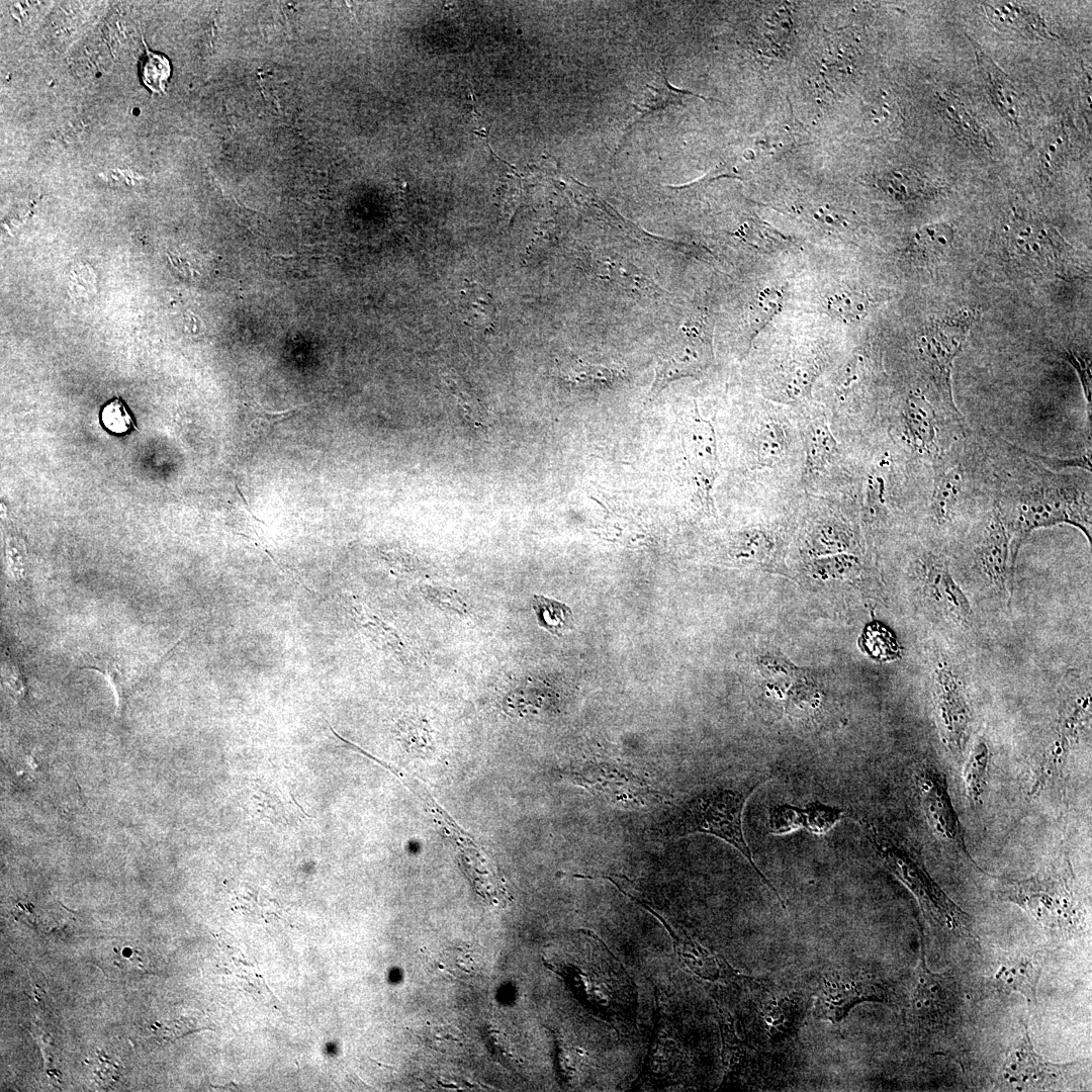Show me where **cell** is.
Returning a JSON list of instances; mask_svg holds the SVG:
<instances>
[{"instance_id":"cell-1","label":"cell","mask_w":1092,"mask_h":1092,"mask_svg":"<svg viewBox=\"0 0 1092 1092\" xmlns=\"http://www.w3.org/2000/svg\"><path fill=\"white\" fill-rule=\"evenodd\" d=\"M768 778V775L760 772L702 789L657 820L650 828V835L654 839L667 840L703 833L723 839L747 859L785 908L776 888L755 864L742 827L747 799Z\"/></svg>"},{"instance_id":"cell-2","label":"cell","mask_w":1092,"mask_h":1092,"mask_svg":"<svg viewBox=\"0 0 1092 1092\" xmlns=\"http://www.w3.org/2000/svg\"><path fill=\"white\" fill-rule=\"evenodd\" d=\"M1022 484L1009 500L1011 509L1004 512L999 508L1012 534L1014 563L1022 541L1039 528L1069 524L1091 540L1090 480L1036 469Z\"/></svg>"},{"instance_id":"cell-3","label":"cell","mask_w":1092,"mask_h":1092,"mask_svg":"<svg viewBox=\"0 0 1092 1092\" xmlns=\"http://www.w3.org/2000/svg\"><path fill=\"white\" fill-rule=\"evenodd\" d=\"M793 416L804 450V493L852 495V452L850 447L835 435L825 408L800 405Z\"/></svg>"},{"instance_id":"cell-4","label":"cell","mask_w":1092,"mask_h":1092,"mask_svg":"<svg viewBox=\"0 0 1092 1092\" xmlns=\"http://www.w3.org/2000/svg\"><path fill=\"white\" fill-rule=\"evenodd\" d=\"M868 840L885 867L916 897L921 908L937 922L969 929V916L931 879L918 855L883 822L862 818Z\"/></svg>"},{"instance_id":"cell-5","label":"cell","mask_w":1092,"mask_h":1092,"mask_svg":"<svg viewBox=\"0 0 1092 1092\" xmlns=\"http://www.w3.org/2000/svg\"><path fill=\"white\" fill-rule=\"evenodd\" d=\"M998 896L1049 928L1071 932L1080 921L1069 861L1027 879L1001 881Z\"/></svg>"},{"instance_id":"cell-6","label":"cell","mask_w":1092,"mask_h":1092,"mask_svg":"<svg viewBox=\"0 0 1092 1092\" xmlns=\"http://www.w3.org/2000/svg\"><path fill=\"white\" fill-rule=\"evenodd\" d=\"M1090 685L1073 690L1062 699L1056 730L1039 758L1029 796H1038L1062 776L1072 746L1090 718Z\"/></svg>"},{"instance_id":"cell-7","label":"cell","mask_w":1092,"mask_h":1092,"mask_svg":"<svg viewBox=\"0 0 1092 1092\" xmlns=\"http://www.w3.org/2000/svg\"><path fill=\"white\" fill-rule=\"evenodd\" d=\"M960 991L949 974L933 973L925 963L923 940L921 959L914 977L908 1017L918 1029L945 1031L959 1011Z\"/></svg>"},{"instance_id":"cell-8","label":"cell","mask_w":1092,"mask_h":1092,"mask_svg":"<svg viewBox=\"0 0 1092 1092\" xmlns=\"http://www.w3.org/2000/svg\"><path fill=\"white\" fill-rule=\"evenodd\" d=\"M932 697L941 740L953 755L962 756L971 733L972 711L959 674L941 657L932 671Z\"/></svg>"},{"instance_id":"cell-9","label":"cell","mask_w":1092,"mask_h":1092,"mask_svg":"<svg viewBox=\"0 0 1092 1092\" xmlns=\"http://www.w3.org/2000/svg\"><path fill=\"white\" fill-rule=\"evenodd\" d=\"M973 314V313H972ZM971 313L956 314L936 322L918 342L919 358L944 406L954 416L960 415L951 394L950 371L952 360L959 353L973 323Z\"/></svg>"},{"instance_id":"cell-10","label":"cell","mask_w":1092,"mask_h":1092,"mask_svg":"<svg viewBox=\"0 0 1092 1092\" xmlns=\"http://www.w3.org/2000/svg\"><path fill=\"white\" fill-rule=\"evenodd\" d=\"M681 447L698 502L714 510L713 490L719 474L717 437L713 422L701 417L697 402L682 421Z\"/></svg>"},{"instance_id":"cell-11","label":"cell","mask_w":1092,"mask_h":1092,"mask_svg":"<svg viewBox=\"0 0 1092 1092\" xmlns=\"http://www.w3.org/2000/svg\"><path fill=\"white\" fill-rule=\"evenodd\" d=\"M1012 534L996 504L975 547V568L989 590L1003 600L1012 589Z\"/></svg>"},{"instance_id":"cell-12","label":"cell","mask_w":1092,"mask_h":1092,"mask_svg":"<svg viewBox=\"0 0 1092 1092\" xmlns=\"http://www.w3.org/2000/svg\"><path fill=\"white\" fill-rule=\"evenodd\" d=\"M890 1000L891 996L887 988L871 975L860 972L833 971L822 979L814 1014L817 1018L836 1023L860 1002L888 1003Z\"/></svg>"},{"instance_id":"cell-13","label":"cell","mask_w":1092,"mask_h":1092,"mask_svg":"<svg viewBox=\"0 0 1092 1092\" xmlns=\"http://www.w3.org/2000/svg\"><path fill=\"white\" fill-rule=\"evenodd\" d=\"M923 594L932 610L943 619L961 627L973 624V611L964 592L952 577L946 560L933 552L924 553L919 561Z\"/></svg>"},{"instance_id":"cell-14","label":"cell","mask_w":1092,"mask_h":1092,"mask_svg":"<svg viewBox=\"0 0 1092 1092\" xmlns=\"http://www.w3.org/2000/svg\"><path fill=\"white\" fill-rule=\"evenodd\" d=\"M920 806L936 837L967 853L959 816L951 803L944 775L935 766L924 764L915 776Z\"/></svg>"},{"instance_id":"cell-15","label":"cell","mask_w":1092,"mask_h":1092,"mask_svg":"<svg viewBox=\"0 0 1092 1092\" xmlns=\"http://www.w3.org/2000/svg\"><path fill=\"white\" fill-rule=\"evenodd\" d=\"M159 662V659L151 660L126 650H109L81 655L75 668L91 669L104 675L116 694L120 711L129 695L153 673Z\"/></svg>"},{"instance_id":"cell-16","label":"cell","mask_w":1092,"mask_h":1092,"mask_svg":"<svg viewBox=\"0 0 1092 1092\" xmlns=\"http://www.w3.org/2000/svg\"><path fill=\"white\" fill-rule=\"evenodd\" d=\"M1076 1064H1057L1039 1056L1026 1031L1009 1052L1001 1077L1006 1086L1016 1091L1042 1090L1056 1085Z\"/></svg>"},{"instance_id":"cell-17","label":"cell","mask_w":1092,"mask_h":1092,"mask_svg":"<svg viewBox=\"0 0 1092 1092\" xmlns=\"http://www.w3.org/2000/svg\"><path fill=\"white\" fill-rule=\"evenodd\" d=\"M1006 250L1022 265L1044 270L1057 263L1064 243L1049 225L1036 220L1016 218L1006 231Z\"/></svg>"},{"instance_id":"cell-18","label":"cell","mask_w":1092,"mask_h":1092,"mask_svg":"<svg viewBox=\"0 0 1092 1092\" xmlns=\"http://www.w3.org/2000/svg\"><path fill=\"white\" fill-rule=\"evenodd\" d=\"M894 424L900 440L912 454L933 460L942 454L938 438V418L925 395L910 392Z\"/></svg>"},{"instance_id":"cell-19","label":"cell","mask_w":1092,"mask_h":1092,"mask_svg":"<svg viewBox=\"0 0 1092 1092\" xmlns=\"http://www.w3.org/2000/svg\"><path fill=\"white\" fill-rule=\"evenodd\" d=\"M601 941L596 939L590 940V959L566 961L565 963H559V971L561 974H567L577 989H580L583 995L596 999L599 1004H608L614 1001V998L619 995L615 990H620L619 987H626L625 985L615 984L616 982H622V971L615 965V962L611 960L610 953L607 951L602 960H599L605 948L602 950L599 959H596L599 948L601 947ZM603 947V946H602ZM601 950V949H600ZM600 952V951H599ZM599 954V953H598ZM598 957V956H597Z\"/></svg>"},{"instance_id":"cell-20","label":"cell","mask_w":1092,"mask_h":1092,"mask_svg":"<svg viewBox=\"0 0 1092 1092\" xmlns=\"http://www.w3.org/2000/svg\"><path fill=\"white\" fill-rule=\"evenodd\" d=\"M934 482L931 511L942 523L950 519L967 492V467L950 455L941 454L933 463Z\"/></svg>"},{"instance_id":"cell-21","label":"cell","mask_w":1092,"mask_h":1092,"mask_svg":"<svg viewBox=\"0 0 1092 1092\" xmlns=\"http://www.w3.org/2000/svg\"><path fill=\"white\" fill-rule=\"evenodd\" d=\"M1042 966L1037 952L1008 962L993 977V987L1002 993L1016 992L1036 1003L1037 984Z\"/></svg>"},{"instance_id":"cell-22","label":"cell","mask_w":1092,"mask_h":1092,"mask_svg":"<svg viewBox=\"0 0 1092 1092\" xmlns=\"http://www.w3.org/2000/svg\"><path fill=\"white\" fill-rule=\"evenodd\" d=\"M705 367L703 353L693 347H685L658 359L655 376L647 393L646 401L655 399L672 381L698 375Z\"/></svg>"},{"instance_id":"cell-23","label":"cell","mask_w":1092,"mask_h":1092,"mask_svg":"<svg viewBox=\"0 0 1092 1092\" xmlns=\"http://www.w3.org/2000/svg\"><path fill=\"white\" fill-rule=\"evenodd\" d=\"M462 321L473 328L488 331L495 323V304L490 292L477 282L465 280L458 302Z\"/></svg>"},{"instance_id":"cell-24","label":"cell","mask_w":1092,"mask_h":1092,"mask_svg":"<svg viewBox=\"0 0 1092 1092\" xmlns=\"http://www.w3.org/2000/svg\"><path fill=\"white\" fill-rule=\"evenodd\" d=\"M990 750L983 738H978L970 750L964 768L967 798L976 808L983 804L989 786Z\"/></svg>"},{"instance_id":"cell-25","label":"cell","mask_w":1092,"mask_h":1092,"mask_svg":"<svg viewBox=\"0 0 1092 1092\" xmlns=\"http://www.w3.org/2000/svg\"><path fill=\"white\" fill-rule=\"evenodd\" d=\"M978 62L984 71L993 102L1003 115L1015 119L1018 114L1017 94L1007 76L984 55Z\"/></svg>"},{"instance_id":"cell-26","label":"cell","mask_w":1092,"mask_h":1092,"mask_svg":"<svg viewBox=\"0 0 1092 1092\" xmlns=\"http://www.w3.org/2000/svg\"><path fill=\"white\" fill-rule=\"evenodd\" d=\"M660 77H661V83L659 84L658 87H652L649 84L646 85V88H649L652 91V93L649 94V99L646 100L645 106L640 107V106H637V105H634V104L632 105L635 108V110L638 112V116L631 123H629L628 126L625 128L624 136L621 140V145L618 147L615 154H617L620 151L621 146L623 144V141L625 140V138L628 134L629 130L635 124L642 121L647 115H649V114H651V113H653V112H655V111H657L659 109H663L668 105L682 104L681 99H682L684 96H687V95H693V96L700 97L702 99H706L703 96L696 95V94H694L692 92H689L687 90H681V89H678V88H674L673 86H671L669 84V82L667 81V78H666L664 73H661Z\"/></svg>"},{"instance_id":"cell-27","label":"cell","mask_w":1092,"mask_h":1092,"mask_svg":"<svg viewBox=\"0 0 1092 1092\" xmlns=\"http://www.w3.org/2000/svg\"><path fill=\"white\" fill-rule=\"evenodd\" d=\"M858 646L866 654L877 661H889L898 658L901 648L894 635L879 622L866 626L858 639Z\"/></svg>"},{"instance_id":"cell-28","label":"cell","mask_w":1092,"mask_h":1092,"mask_svg":"<svg viewBox=\"0 0 1092 1092\" xmlns=\"http://www.w3.org/2000/svg\"><path fill=\"white\" fill-rule=\"evenodd\" d=\"M532 607L538 624L548 632L562 635L572 628L573 614L565 604L535 595L532 599Z\"/></svg>"},{"instance_id":"cell-29","label":"cell","mask_w":1092,"mask_h":1092,"mask_svg":"<svg viewBox=\"0 0 1092 1092\" xmlns=\"http://www.w3.org/2000/svg\"><path fill=\"white\" fill-rule=\"evenodd\" d=\"M443 379L450 392L455 396L465 417L476 428H484L486 426L484 410L469 384L451 372L446 373Z\"/></svg>"},{"instance_id":"cell-30","label":"cell","mask_w":1092,"mask_h":1092,"mask_svg":"<svg viewBox=\"0 0 1092 1092\" xmlns=\"http://www.w3.org/2000/svg\"><path fill=\"white\" fill-rule=\"evenodd\" d=\"M953 240V231L947 223H932L925 225L914 237L916 251L923 257L941 255L950 246Z\"/></svg>"},{"instance_id":"cell-31","label":"cell","mask_w":1092,"mask_h":1092,"mask_svg":"<svg viewBox=\"0 0 1092 1092\" xmlns=\"http://www.w3.org/2000/svg\"><path fill=\"white\" fill-rule=\"evenodd\" d=\"M145 43L146 53L141 61V78L144 85L154 93H165L171 76V65L167 57L151 52Z\"/></svg>"},{"instance_id":"cell-32","label":"cell","mask_w":1092,"mask_h":1092,"mask_svg":"<svg viewBox=\"0 0 1092 1092\" xmlns=\"http://www.w3.org/2000/svg\"><path fill=\"white\" fill-rule=\"evenodd\" d=\"M881 187L898 200H911L918 197L924 188L921 177L912 170L892 171L880 180Z\"/></svg>"},{"instance_id":"cell-33","label":"cell","mask_w":1092,"mask_h":1092,"mask_svg":"<svg viewBox=\"0 0 1092 1092\" xmlns=\"http://www.w3.org/2000/svg\"><path fill=\"white\" fill-rule=\"evenodd\" d=\"M559 377L572 385L583 384H607L614 378V373L601 365L585 364L575 361L563 364L559 369Z\"/></svg>"},{"instance_id":"cell-34","label":"cell","mask_w":1092,"mask_h":1092,"mask_svg":"<svg viewBox=\"0 0 1092 1092\" xmlns=\"http://www.w3.org/2000/svg\"><path fill=\"white\" fill-rule=\"evenodd\" d=\"M808 808H799L789 804L775 805L768 812V827L772 834H785L798 828L808 827Z\"/></svg>"},{"instance_id":"cell-35","label":"cell","mask_w":1092,"mask_h":1092,"mask_svg":"<svg viewBox=\"0 0 1092 1092\" xmlns=\"http://www.w3.org/2000/svg\"><path fill=\"white\" fill-rule=\"evenodd\" d=\"M868 305L867 297L855 292H842L827 299L828 310L847 322L861 320L867 314Z\"/></svg>"},{"instance_id":"cell-36","label":"cell","mask_w":1092,"mask_h":1092,"mask_svg":"<svg viewBox=\"0 0 1092 1092\" xmlns=\"http://www.w3.org/2000/svg\"><path fill=\"white\" fill-rule=\"evenodd\" d=\"M782 294L774 288L761 291L749 309V324L754 333L761 330L780 310Z\"/></svg>"},{"instance_id":"cell-37","label":"cell","mask_w":1092,"mask_h":1092,"mask_svg":"<svg viewBox=\"0 0 1092 1092\" xmlns=\"http://www.w3.org/2000/svg\"><path fill=\"white\" fill-rule=\"evenodd\" d=\"M100 419L102 425L115 434H123L135 429L130 411L119 397L111 399L102 407Z\"/></svg>"},{"instance_id":"cell-38","label":"cell","mask_w":1092,"mask_h":1092,"mask_svg":"<svg viewBox=\"0 0 1092 1092\" xmlns=\"http://www.w3.org/2000/svg\"><path fill=\"white\" fill-rule=\"evenodd\" d=\"M808 810V830L816 834L829 831L840 820L843 813L841 809L818 802L810 804Z\"/></svg>"},{"instance_id":"cell-39","label":"cell","mask_w":1092,"mask_h":1092,"mask_svg":"<svg viewBox=\"0 0 1092 1092\" xmlns=\"http://www.w3.org/2000/svg\"><path fill=\"white\" fill-rule=\"evenodd\" d=\"M1063 358H1065L1072 365L1080 378L1084 396L1088 405L1087 411L1090 419L1092 390L1090 357L1086 353H1082L1078 350L1068 349L1063 353Z\"/></svg>"},{"instance_id":"cell-40","label":"cell","mask_w":1092,"mask_h":1092,"mask_svg":"<svg viewBox=\"0 0 1092 1092\" xmlns=\"http://www.w3.org/2000/svg\"><path fill=\"white\" fill-rule=\"evenodd\" d=\"M247 412L249 414V423L251 427L270 429L275 425H278L291 417H293L298 408L285 410L280 412L268 411L262 407L256 402H247Z\"/></svg>"},{"instance_id":"cell-41","label":"cell","mask_w":1092,"mask_h":1092,"mask_svg":"<svg viewBox=\"0 0 1092 1092\" xmlns=\"http://www.w3.org/2000/svg\"><path fill=\"white\" fill-rule=\"evenodd\" d=\"M1024 454L1027 457L1031 458L1032 462H1040L1044 466H1049V467H1052V468H1062V467L1072 466V467H1080V468H1083V469H1086V470L1091 469L1090 453L1089 454L1086 453L1084 455L1077 456V457H1072V458H1057V457L1052 458V457H1049V456H1043V455H1039V454H1036V453H1030V452H1027V451H1024Z\"/></svg>"}]
</instances>
